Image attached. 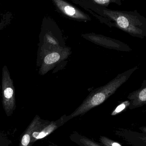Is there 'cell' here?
<instances>
[{"instance_id": "7a4b0ae2", "label": "cell", "mask_w": 146, "mask_h": 146, "mask_svg": "<svg viewBox=\"0 0 146 146\" xmlns=\"http://www.w3.org/2000/svg\"><path fill=\"white\" fill-rule=\"evenodd\" d=\"M137 69L138 67L135 66L119 74L106 85L93 90L73 113L69 115H66L64 119L65 122L76 117L85 115L90 110L103 104L110 96L114 94Z\"/></svg>"}, {"instance_id": "4fadbf2b", "label": "cell", "mask_w": 146, "mask_h": 146, "mask_svg": "<svg viewBox=\"0 0 146 146\" xmlns=\"http://www.w3.org/2000/svg\"><path fill=\"white\" fill-rule=\"evenodd\" d=\"M13 94V91L11 88H7L4 92V96L7 99H10L12 98Z\"/></svg>"}, {"instance_id": "5b68a950", "label": "cell", "mask_w": 146, "mask_h": 146, "mask_svg": "<svg viewBox=\"0 0 146 146\" xmlns=\"http://www.w3.org/2000/svg\"><path fill=\"white\" fill-rule=\"evenodd\" d=\"M130 102V110L140 107L146 104V81L143 82L141 87L139 90L131 93L127 97Z\"/></svg>"}, {"instance_id": "52a82bcc", "label": "cell", "mask_w": 146, "mask_h": 146, "mask_svg": "<svg viewBox=\"0 0 146 146\" xmlns=\"http://www.w3.org/2000/svg\"><path fill=\"white\" fill-rule=\"evenodd\" d=\"M69 139L72 142L79 146H103L94 140L82 135L76 131L70 135Z\"/></svg>"}, {"instance_id": "8fae6325", "label": "cell", "mask_w": 146, "mask_h": 146, "mask_svg": "<svg viewBox=\"0 0 146 146\" xmlns=\"http://www.w3.org/2000/svg\"><path fill=\"white\" fill-rule=\"evenodd\" d=\"M129 104H130V102L129 100H127V101H125V102L121 103L112 111L111 114V115H116L121 113V112L124 110L127 107H129Z\"/></svg>"}, {"instance_id": "7c38bea8", "label": "cell", "mask_w": 146, "mask_h": 146, "mask_svg": "<svg viewBox=\"0 0 146 146\" xmlns=\"http://www.w3.org/2000/svg\"><path fill=\"white\" fill-rule=\"evenodd\" d=\"M31 136L28 133L23 135L21 141V146H28L31 140Z\"/></svg>"}, {"instance_id": "6da1fadb", "label": "cell", "mask_w": 146, "mask_h": 146, "mask_svg": "<svg viewBox=\"0 0 146 146\" xmlns=\"http://www.w3.org/2000/svg\"><path fill=\"white\" fill-rule=\"evenodd\" d=\"M71 1L80 6L100 23L109 27L118 28L133 36L142 38L146 36V19L137 10H114L88 3Z\"/></svg>"}, {"instance_id": "9c48e42d", "label": "cell", "mask_w": 146, "mask_h": 146, "mask_svg": "<svg viewBox=\"0 0 146 146\" xmlns=\"http://www.w3.org/2000/svg\"><path fill=\"white\" fill-rule=\"evenodd\" d=\"M61 55L58 52H53L47 55L44 59V62L47 65H51L58 62L61 59Z\"/></svg>"}, {"instance_id": "ba28073f", "label": "cell", "mask_w": 146, "mask_h": 146, "mask_svg": "<svg viewBox=\"0 0 146 146\" xmlns=\"http://www.w3.org/2000/svg\"><path fill=\"white\" fill-rule=\"evenodd\" d=\"M70 1H80L92 3L98 6L107 7H109V4L111 3H115L119 6H121L123 2L125 0H70Z\"/></svg>"}, {"instance_id": "277c9868", "label": "cell", "mask_w": 146, "mask_h": 146, "mask_svg": "<svg viewBox=\"0 0 146 146\" xmlns=\"http://www.w3.org/2000/svg\"><path fill=\"white\" fill-rule=\"evenodd\" d=\"M81 36L84 38L89 40L93 43L100 45H104L105 47L111 48L118 50L129 51L130 49L125 44L117 40L105 36L103 35L91 33L83 34Z\"/></svg>"}, {"instance_id": "3957f363", "label": "cell", "mask_w": 146, "mask_h": 146, "mask_svg": "<svg viewBox=\"0 0 146 146\" xmlns=\"http://www.w3.org/2000/svg\"><path fill=\"white\" fill-rule=\"evenodd\" d=\"M57 11L63 17L80 22L91 20V16L66 0H52Z\"/></svg>"}, {"instance_id": "30bf717a", "label": "cell", "mask_w": 146, "mask_h": 146, "mask_svg": "<svg viewBox=\"0 0 146 146\" xmlns=\"http://www.w3.org/2000/svg\"><path fill=\"white\" fill-rule=\"evenodd\" d=\"M99 143L103 146H123L120 143L115 141L106 136H100Z\"/></svg>"}, {"instance_id": "5bb4252c", "label": "cell", "mask_w": 146, "mask_h": 146, "mask_svg": "<svg viewBox=\"0 0 146 146\" xmlns=\"http://www.w3.org/2000/svg\"><path fill=\"white\" fill-rule=\"evenodd\" d=\"M50 146H58L55 145H50Z\"/></svg>"}, {"instance_id": "8992f818", "label": "cell", "mask_w": 146, "mask_h": 146, "mask_svg": "<svg viewBox=\"0 0 146 146\" xmlns=\"http://www.w3.org/2000/svg\"><path fill=\"white\" fill-rule=\"evenodd\" d=\"M66 115H64L59 120L51 123L48 126L44 128L42 131L39 132H33L32 135L33 137L36 139H39L46 137L52 133L53 131L58 128L59 127H61L64 123H66L64 120Z\"/></svg>"}]
</instances>
